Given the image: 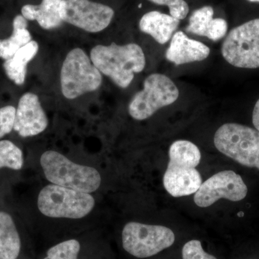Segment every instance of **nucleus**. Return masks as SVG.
Returning a JSON list of instances; mask_svg holds the SVG:
<instances>
[{"label": "nucleus", "instance_id": "obj_26", "mask_svg": "<svg viewBox=\"0 0 259 259\" xmlns=\"http://www.w3.org/2000/svg\"><path fill=\"white\" fill-rule=\"evenodd\" d=\"M249 1H251V2H259V0H249Z\"/></svg>", "mask_w": 259, "mask_h": 259}, {"label": "nucleus", "instance_id": "obj_18", "mask_svg": "<svg viewBox=\"0 0 259 259\" xmlns=\"http://www.w3.org/2000/svg\"><path fill=\"white\" fill-rule=\"evenodd\" d=\"M21 240L13 218L0 212V259H18Z\"/></svg>", "mask_w": 259, "mask_h": 259}, {"label": "nucleus", "instance_id": "obj_14", "mask_svg": "<svg viewBox=\"0 0 259 259\" xmlns=\"http://www.w3.org/2000/svg\"><path fill=\"white\" fill-rule=\"evenodd\" d=\"M214 10L211 6H204L195 10L190 18L186 31L209 40H221L226 35L228 24L224 19L213 18Z\"/></svg>", "mask_w": 259, "mask_h": 259}, {"label": "nucleus", "instance_id": "obj_17", "mask_svg": "<svg viewBox=\"0 0 259 259\" xmlns=\"http://www.w3.org/2000/svg\"><path fill=\"white\" fill-rule=\"evenodd\" d=\"M38 50V44L32 40L19 49L11 59L5 61L3 67L5 73L15 84L21 86L25 83L28 64L36 56Z\"/></svg>", "mask_w": 259, "mask_h": 259}, {"label": "nucleus", "instance_id": "obj_12", "mask_svg": "<svg viewBox=\"0 0 259 259\" xmlns=\"http://www.w3.org/2000/svg\"><path fill=\"white\" fill-rule=\"evenodd\" d=\"M48 124L47 114L38 97L31 93L24 94L19 100L13 130L21 137H32L44 132Z\"/></svg>", "mask_w": 259, "mask_h": 259}, {"label": "nucleus", "instance_id": "obj_23", "mask_svg": "<svg viewBox=\"0 0 259 259\" xmlns=\"http://www.w3.org/2000/svg\"><path fill=\"white\" fill-rule=\"evenodd\" d=\"M183 259H217L214 255L204 251L202 243L197 240L187 242L182 248Z\"/></svg>", "mask_w": 259, "mask_h": 259}, {"label": "nucleus", "instance_id": "obj_10", "mask_svg": "<svg viewBox=\"0 0 259 259\" xmlns=\"http://www.w3.org/2000/svg\"><path fill=\"white\" fill-rule=\"evenodd\" d=\"M61 13L64 23L93 33L107 28L115 14L110 7L90 0H62Z\"/></svg>", "mask_w": 259, "mask_h": 259}, {"label": "nucleus", "instance_id": "obj_16", "mask_svg": "<svg viewBox=\"0 0 259 259\" xmlns=\"http://www.w3.org/2000/svg\"><path fill=\"white\" fill-rule=\"evenodd\" d=\"M180 23V20L171 15L151 11L141 18L139 28L141 31L153 37L158 44H165L170 40Z\"/></svg>", "mask_w": 259, "mask_h": 259}, {"label": "nucleus", "instance_id": "obj_7", "mask_svg": "<svg viewBox=\"0 0 259 259\" xmlns=\"http://www.w3.org/2000/svg\"><path fill=\"white\" fill-rule=\"evenodd\" d=\"M175 241V233L165 226L130 222L122 232L124 250L138 258L156 255L169 248Z\"/></svg>", "mask_w": 259, "mask_h": 259}, {"label": "nucleus", "instance_id": "obj_6", "mask_svg": "<svg viewBox=\"0 0 259 259\" xmlns=\"http://www.w3.org/2000/svg\"><path fill=\"white\" fill-rule=\"evenodd\" d=\"M220 152L240 164L259 170V131L238 123H226L214 136Z\"/></svg>", "mask_w": 259, "mask_h": 259}, {"label": "nucleus", "instance_id": "obj_3", "mask_svg": "<svg viewBox=\"0 0 259 259\" xmlns=\"http://www.w3.org/2000/svg\"><path fill=\"white\" fill-rule=\"evenodd\" d=\"M40 163L46 178L53 185L90 194L101 185V176L96 168L77 164L57 151L42 153Z\"/></svg>", "mask_w": 259, "mask_h": 259}, {"label": "nucleus", "instance_id": "obj_22", "mask_svg": "<svg viewBox=\"0 0 259 259\" xmlns=\"http://www.w3.org/2000/svg\"><path fill=\"white\" fill-rule=\"evenodd\" d=\"M158 5H166L169 9L170 15L178 20H183L188 15L190 8L185 0H149Z\"/></svg>", "mask_w": 259, "mask_h": 259}, {"label": "nucleus", "instance_id": "obj_11", "mask_svg": "<svg viewBox=\"0 0 259 259\" xmlns=\"http://www.w3.org/2000/svg\"><path fill=\"white\" fill-rule=\"evenodd\" d=\"M247 193L248 187L239 175L233 171H223L202 183L194 194V200L199 207H207L222 198L241 201Z\"/></svg>", "mask_w": 259, "mask_h": 259}, {"label": "nucleus", "instance_id": "obj_15", "mask_svg": "<svg viewBox=\"0 0 259 259\" xmlns=\"http://www.w3.org/2000/svg\"><path fill=\"white\" fill-rule=\"evenodd\" d=\"M61 3L62 0H42L40 5H25L22 8V15L27 20H35L44 30H53L64 23Z\"/></svg>", "mask_w": 259, "mask_h": 259}, {"label": "nucleus", "instance_id": "obj_20", "mask_svg": "<svg viewBox=\"0 0 259 259\" xmlns=\"http://www.w3.org/2000/svg\"><path fill=\"white\" fill-rule=\"evenodd\" d=\"M23 166V155L21 150L8 140L0 141V168L21 169Z\"/></svg>", "mask_w": 259, "mask_h": 259}, {"label": "nucleus", "instance_id": "obj_2", "mask_svg": "<svg viewBox=\"0 0 259 259\" xmlns=\"http://www.w3.org/2000/svg\"><path fill=\"white\" fill-rule=\"evenodd\" d=\"M169 162L163 176V186L175 197L195 193L202 185V177L196 167L201 160L198 147L190 141L180 140L169 148Z\"/></svg>", "mask_w": 259, "mask_h": 259}, {"label": "nucleus", "instance_id": "obj_13", "mask_svg": "<svg viewBox=\"0 0 259 259\" xmlns=\"http://www.w3.org/2000/svg\"><path fill=\"white\" fill-rule=\"evenodd\" d=\"M210 50L202 42L189 38L183 32H177L172 37L166 52L167 60L176 65L202 61L207 59Z\"/></svg>", "mask_w": 259, "mask_h": 259}, {"label": "nucleus", "instance_id": "obj_5", "mask_svg": "<svg viewBox=\"0 0 259 259\" xmlns=\"http://www.w3.org/2000/svg\"><path fill=\"white\" fill-rule=\"evenodd\" d=\"M95 204L90 193L56 185L46 186L37 197L40 212L52 218L81 219L93 211Z\"/></svg>", "mask_w": 259, "mask_h": 259}, {"label": "nucleus", "instance_id": "obj_1", "mask_svg": "<svg viewBox=\"0 0 259 259\" xmlns=\"http://www.w3.org/2000/svg\"><path fill=\"white\" fill-rule=\"evenodd\" d=\"M90 59L102 74L122 89L128 88L135 74L144 71L146 66L144 51L136 44L97 45L90 51Z\"/></svg>", "mask_w": 259, "mask_h": 259}, {"label": "nucleus", "instance_id": "obj_25", "mask_svg": "<svg viewBox=\"0 0 259 259\" xmlns=\"http://www.w3.org/2000/svg\"><path fill=\"white\" fill-rule=\"evenodd\" d=\"M253 124L255 128L259 131V100L255 103L253 111Z\"/></svg>", "mask_w": 259, "mask_h": 259}, {"label": "nucleus", "instance_id": "obj_19", "mask_svg": "<svg viewBox=\"0 0 259 259\" xmlns=\"http://www.w3.org/2000/svg\"><path fill=\"white\" fill-rule=\"evenodd\" d=\"M28 20L18 15L13 20V33L5 40H0V59L6 61L11 59L19 49L31 41L32 36L28 28Z\"/></svg>", "mask_w": 259, "mask_h": 259}, {"label": "nucleus", "instance_id": "obj_9", "mask_svg": "<svg viewBox=\"0 0 259 259\" xmlns=\"http://www.w3.org/2000/svg\"><path fill=\"white\" fill-rule=\"evenodd\" d=\"M222 54L235 67L259 68V18L233 28L223 42Z\"/></svg>", "mask_w": 259, "mask_h": 259}, {"label": "nucleus", "instance_id": "obj_4", "mask_svg": "<svg viewBox=\"0 0 259 259\" xmlns=\"http://www.w3.org/2000/svg\"><path fill=\"white\" fill-rule=\"evenodd\" d=\"M61 93L74 100L101 87L102 75L83 49L75 48L68 53L61 70Z\"/></svg>", "mask_w": 259, "mask_h": 259}, {"label": "nucleus", "instance_id": "obj_21", "mask_svg": "<svg viewBox=\"0 0 259 259\" xmlns=\"http://www.w3.org/2000/svg\"><path fill=\"white\" fill-rule=\"evenodd\" d=\"M81 245L76 239H68L51 246L42 259H79Z\"/></svg>", "mask_w": 259, "mask_h": 259}, {"label": "nucleus", "instance_id": "obj_24", "mask_svg": "<svg viewBox=\"0 0 259 259\" xmlns=\"http://www.w3.org/2000/svg\"><path fill=\"white\" fill-rule=\"evenodd\" d=\"M15 113V107L5 106L0 108V139L9 134L14 127Z\"/></svg>", "mask_w": 259, "mask_h": 259}, {"label": "nucleus", "instance_id": "obj_8", "mask_svg": "<svg viewBox=\"0 0 259 259\" xmlns=\"http://www.w3.org/2000/svg\"><path fill=\"white\" fill-rule=\"evenodd\" d=\"M179 95L178 88L168 76L150 75L145 79L144 89L136 93L130 102V115L135 120H146L159 109L176 102Z\"/></svg>", "mask_w": 259, "mask_h": 259}]
</instances>
